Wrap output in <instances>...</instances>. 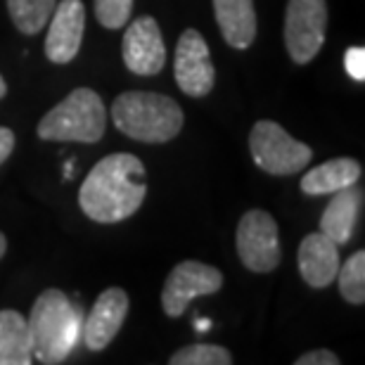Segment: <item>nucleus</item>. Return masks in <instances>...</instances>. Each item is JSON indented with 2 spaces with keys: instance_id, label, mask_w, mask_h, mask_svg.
<instances>
[{
  "instance_id": "6ab92c4d",
  "label": "nucleus",
  "mask_w": 365,
  "mask_h": 365,
  "mask_svg": "<svg viewBox=\"0 0 365 365\" xmlns=\"http://www.w3.org/2000/svg\"><path fill=\"white\" fill-rule=\"evenodd\" d=\"M339 292L349 304L361 306L365 302V252L359 250L351 259L339 264L337 271Z\"/></svg>"
},
{
  "instance_id": "412c9836",
  "label": "nucleus",
  "mask_w": 365,
  "mask_h": 365,
  "mask_svg": "<svg viewBox=\"0 0 365 365\" xmlns=\"http://www.w3.org/2000/svg\"><path fill=\"white\" fill-rule=\"evenodd\" d=\"M133 12V0H95V17L105 29H123Z\"/></svg>"
},
{
  "instance_id": "f8f14e48",
  "label": "nucleus",
  "mask_w": 365,
  "mask_h": 365,
  "mask_svg": "<svg viewBox=\"0 0 365 365\" xmlns=\"http://www.w3.org/2000/svg\"><path fill=\"white\" fill-rule=\"evenodd\" d=\"M130 299L121 287H109L95 299L93 309L83 318L81 337L91 351H102L114 341L119 334L123 320L128 316Z\"/></svg>"
},
{
  "instance_id": "f3484780",
  "label": "nucleus",
  "mask_w": 365,
  "mask_h": 365,
  "mask_svg": "<svg viewBox=\"0 0 365 365\" xmlns=\"http://www.w3.org/2000/svg\"><path fill=\"white\" fill-rule=\"evenodd\" d=\"M34 363V346L29 323L19 311H0V365Z\"/></svg>"
},
{
  "instance_id": "f257e3e1",
  "label": "nucleus",
  "mask_w": 365,
  "mask_h": 365,
  "mask_svg": "<svg viewBox=\"0 0 365 365\" xmlns=\"http://www.w3.org/2000/svg\"><path fill=\"white\" fill-rule=\"evenodd\" d=\"M148 173L143 162L128 152L100 159L78 190V204L95 223H121L143 207Z\"/></svg>"
},
{
  "instance_id": "5701e85b",
  "label": "nucleus",
  "mask_w": 365,
  "mask_h": 365,
  "mask_svg": "<svg viewBox=\"0 0 365 365\" xmlns=\"http://www.w3.org/2000/svg\"><path fill=\"white\" fill-rule=\"evenodd\" d=\"M297 365H339V356L327 351V349H318V351H309L299 356L294 361Z\"/></svg>"
},
{
  "instance_id": "4468645a",
  "label": "nucleus",
  "mask_w": 365,
  "mask_h": 365,
  "mask_svg": "<svg viewBox=\"0 0 365 365\" xmlns=\"http://www.w3.org/2000/svg\"><path fill=\"white\" fill-rule=\"evenodd\" d=\"M361 207H363V190L356 182L332 192L330 204H327L323 216H320V232H325L339 247L349 245L354 237L356 223H359Z\"/></svg>"
},
{
  "instance_id": "aec40b11",
  "label": "nucleus",
  "mask_w": 365,
  "mask_h": 365,
  "mask_svg": "<svg viewBox=\"0 0 365 365\" xmlns=\"http://www.w3.org/2000/svg\"><path fill=\"white\" fill-rule=\"evenodd\" d=\"M171 365H230L232 356L228 349L216 344H190L171 356Z\"/></svg>"
},
{
  "instance_id": "ddd939ff",
  "label": "nucleus",
  "mask_w": 365,
  "mask_h": 365,
  "mask_svg": "<svg viewBox=\"0 0 365 365\" xmlns=\"http://www.w3.org/2000/svg\"><path fill=\"white\" fill-rule=\"evenodd\" d=\"M299 273L306 280V284L316 289H323L327 284L337 280L339 271V245L325 235V232H311L299 245Z\"/></svg>"
},
{
  "instance_id": "0eeeda50",
  "label": "nucleus",
  "mask_w": 365,
  "mask_h": 365,
  "mask_svg": "<svg viewBox=\"0 0 365 365\" xmlns=\"http://www.w3.org/2000/svg\"><path fill=\"white\" fill-rule=\"evenodd\" d=\"M237 257L252 273H271L280 264V232L275 218L264 209H252L237 223Z\"/></svg>"
},
{
  "instance_id": "423d86ee",
  "label": "nucleus",
  "mask_w": 365,
  "mask_h": 365,
  "mask_svg": "<svg viewBox=\"0 0 365 365\" xmlns=\"http://www.w3.org/2000/svg\"><path fill=\"white\" fill-rule=\"evenodd\" d=\"M327 29L325 0H289L284 14V46L297 64H309L320 53Z\"/></svg>"
},
{
  "instance_id": "7ed1b4c3",
  "label": "nucleus",
  "mask_w": 365,
  "mask_h": 365,
  "mask_svg": "<svg viewBox=\"0 0 365 365\" xmlns=\"http://www.w3.org/2000/svg\"><path fill=\"white\" fill-rule=\"evenodd\" d=\"M112 121L123 135L140 143H169L182 128V109L169 95L128 91L112 102Z\"/></svg>"
},
{
  "instance_id": "393cba45",
  "label": "nucleus",
  "mask_w": 365,
  "mask_h": 365,
  "mask_svg": "<svg viewBox=\"0 0 365 365\" xmlns=\"http://www.w3.org/2000/svg\"><path fill=\"white\" fill-rule=\"evenodd\" d=\"M5 252H7V237L3 235V232H0V259L5 257Z\"/></svg>"
},
{
  "instance_id": "39448f33",
  "label": "nucleus",
  "mask_w": 365,
  "mask_h": 365,
  "mask_svg": "<svg viewBox=\"0 0 365 365\" xmlns=\"http://www.w3.org/2000/svg\"><path fill=\"white\" fill-rule=\"evenodd\" d=\"M250 152L254 164L273 176L299 173L313 159V150L309 145L294 140L280 123L268 119L254 123L250 133Z\"/></svg>"
},
{
  "instance_id": "9d476101",
  "label": "nucleus",
  "mask_w": 365,
  "mask_h": 365,
  "mask_svg": "<svg viewBox=\"0 0 365 365\" xmlns=\"http://www.w3.org/2000/svg\"><path fill=\"white\" fill-rule=\"evenodd\" d=\"M123 64L138 76H155L166 64V46L155 17H138L123 34Z\"/></svg>"
},
{
  "instance_id": "6e6552de",
  "label": "nucleus",
  "mask_w": 365,
  "mask_h": 365,
  "mask_svg": "<svg viewBox=\"0 0 365 365\" xmlns=\"http://www.w3.org/2000/svg\"><path fill=\"white\" fill-rule=\"evenodd\" d=\"M223 287V273L204 261H180L166 277L162 289V309L169 318H180L197 297L216 294Z\"/></svg>"
},
{
  "instance_id": "1a4fd4ad",
  "label": "nucleus",
  "mask_w": 365,
  "mask_h": 365,
  "mask_svg": "<svg viewBox=\"0 0 365 365\" xmlns=\"http://www.w3.org/2000/svg\"><path fill=\"white\" fill-rule=\"evenodd\" d=\"M173 74L180 91L190 98H204L214 91L216 67L211 62L207 41L197 29H185L180 34L173 57Z\"/></svg>"
},
{
  "instance_id": "dca6fc26",
  "label": "nucleus",
  "mask_w": 365,
  "mask_h": 365,
  "mask_svg": "<svg viewBox=\"0 0 365 365\" xmlns=\"http://www.w3.org/2000/svg\"><path fill=\"white\" fill-rule=\"evenodd\" d=\"M361 178V164L356 159L337 157L330 162H323L320 166H313L302 176L304 195L318 197V195H332L341 187H349Z\"/></svg>"
},
{
  "instance_id": "f03ea898",
  "label": "nucleus",
  "mask_w": 365,
  "mask_h": 365,
  "mask_svg": "<svg viewBox=\"0 0 365 365\" xmlns=\"http://www.w3.org/2000/svg\"><path fill=\"white\" fill-rule=\"evenodd\" d=\"M26 323L34 359L46 365H57L69 359L81 339L83 313L62 289H46L34 302Z\"/></svg>"
},
{
  "instance_id": "a878e982",
  "label": "nucleus",
  "mask_w": 365,
  "mask_h": 365,
  "mask_svg": "<svg viewBox=\"0 0 365 365\" xmlns=\"http://www.w3.org/2000/svg\"><path fill=\"white\" fill-rule=\"evenodd\" d=\"M5 93H7V83H5V78L0 76V98H5Z\"/></svg>"
},
{
  "instance_id": "4be33fe9",
  "label": "nucleus",
  "mask_w": 365,
  "mask_h": 365,
  "mask_svg": "<svg viewBox=\"0 0 365 365\" xmlns=\"http://www.w3.org/2000/svg\"><path fill=\"white\" fill-rule=\"evenodd\" d=\"M344 69H346V74L354 78V81H359V83L365 81V48L354 46V48L346 50Z\"/></svg>"
},
{
  "instance_id": "20e7f679",
  "label": "nucleus",
  "mask_w": 365,
  "mask_h": 365,
  "mask_svg": "<svg viewBox=\"0 0 365 365\" xmlns=\"http://www.w3.org/2000/svg\"><path fill=\"white\" fill-rule=\"evenodd\" d=\"M107 107L91 88H76L38 121V138L50 143H98L105 135Z\"/></svg>"
},
{
  "instance_id": "b1692460",
  "label": "nucleus",
  "mask_w": 365,
  "mask_h": 365,
  "mask_svg": "<svg viewBox=\"0 0 365 365\" xmlns=\"http://www.w3.org/2000/svg\"><path fill=\"white\" fill-rule=\"evenodd\" d=\"M12 150H14V133L10 128L0 126V164L12 155Z\"/></svg>"
},
{
  "instance_id": "a211bd4d",
  "label": "nucleus",
  "mask_w": 365,
  "mask_h": 365,
  "mask_svg": "<svg viewBox=\"0 0 365 365\" xmlns=\"http://www.w3.org/2000/svg\"><path fill=\"white\" fill-rule=\"evenodd\" d=\"M55 5L57 0H7V12L21 34L36 36L48 24Z\"/></svg>"
},
{
  "instance_id": "9b49d317",
  "label": "nucleus",
  "mask_w": 365,
  "mask_h": 365,
  "mask_svg": "<svg viewBox=\"0 0 365 365\" xmlns=\"http://www.w3.org/2000/svg\"><path fill=\"white\" fill-rule=\"evenodd\" d=\"M86 31L83 0H60L53 10V21L46 36V55L55 64H69L76 60Z\"/></svg>"
},
{
  "instance_id": "2eb2a0df",
  "label": "nucleus",
  "mask_w": 365,
  "mask_h": 365,
  "mask_svg": "<svg viewBox=\"0 0 365 365\" xmlns=\"http://www.w3.org/2000/svg\"><path fill=\"white\" fill-rule=\"evenodd\" d=\"M214 14L230 48L247 50L257 38L254 0H214Z\"/></svg>"
}]
</instances>
